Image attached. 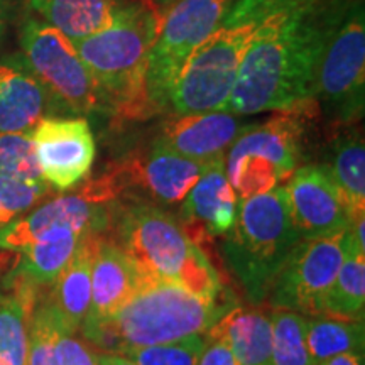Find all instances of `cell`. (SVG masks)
I'll return each instance as SVG.
<instances>
[{"mask_svg":"<svg viewBox=\"0 0 365 365\" xmlns=\"http://www.w3.org/2000/svg\"><path fill=\"white\" fill-rule=\"evenodd\" d=\"M63 331L66 328L51 301L36 304L27 331L26 365H59L58 340Z\"/></svg>","mask_w":365,"mask_h":365,"instance_id":"cell-29","label":"cell"},{"mask_svg":"<svg viewBox=\"0 0 365 365\" xmlns=\"http://www.w3.org/2000/svg\"><path fill=\"white\" fill-rule=\"evenodd\" d=\"M31 135L41 173L53 190L68 191L85 180L97 154L85 117H44Z\"/></svg>","mask_w":365,"mask_h":365,"instance_id":"cell-14","label":"cell"},{"mask_svg":"<svg viewBox=\"0 0 365 365\" xmlns=\"http://www.w3.org/2000/svg\"><path fill=\"white\" fill-rule=\"evenodd\" d=\"M252 124L235 113H175L159 129L154 143L200 164L223 161L228 149Z\"/></svg>","mask_w":365,"mask_h":365,"instance_id":"cell-16","label":"cell"},{"mask_svg":"<svg viewBox=\"0 0 365 365\" xmlns=\"http://www.w3.org/2000/svg\"><path fill=\"white\" fill-rule=\"evenodd\" d=\"M232 2H234V0H230V4H232Z\"/></svg>","mask_w":365,"mask_h":365,"instance_id":"cell-40","label":"cell"},{"mask_svg":"<svg viewBox=\"0 0 365 365\" xmlns=\"http://www.w3.org/2000/svg\"><path fill=\"white\" fill-rule=\"evenodd\" d=\"M103 235L91 232L81 239L73 257L51 284L49 301L66 331L76 333L83 325L91 301V267Z\"/></svg>","mask_w":365,"mask_h":365,"instance_id":"cell-20","label":"cell"},{"mask_svg":"<svg viewBox=\"0 0 365 365\" xmlns=\"http://www.w3.org/2000/svg\"><path fill=\"white\" fill-rule=\"evenodd\" d=\"M163 2H171V4H176L178 0H163Z\"/></svg>","mask_w":365,"mask_h":365,"instance_id":"cell-38","label":"cell"},{"mask_svg":"<svg viewBox=\"0 0 365 365\" xmlns=\"http://www.w3.org/2000/svg\"><path fill=\"white\" fill-rule=\"evenodd\" d=\"M327 166V164H325ZM350 220L365 215V148L362 137H346L336 144L331 166H327Z\"/></svg>","mask_w":365,"mask_h":365,"instance_id":"cell-25","label":"cell"},{"mask_svg":"<svg viewBox=\"0 0 365 365\" xmlns=\"http://www.w3.org/2000/svg\"><path fill=\"white\" fill-rule=\"evenodd\" d=\"M85 235L68 232V234L46 237L34 242L29 247L21 250V259L12 274L38 289L51 286L58 274L76 252Z\"/></svg>","mask_w":365,"mask_h":365,"instance_id":"cell-24","label":"cell"},{"mask_svg":"<svg viewBox=\"0 0 365 365\" xmlns=\"http://www.w3.org/2000/svg\"><path fill=\"white\" fill-rule=\"evenodd\" d=\"M53 193L46 181H24L0 175V232L41 205Z\"/></svg>","mask_w":365,"mask_h":365,"instance_id":"cell-30","label":"cell"},{"mask_svg":"<svg viewBox=\"0 0 365 365\" xmlns=\"http://www.w3.org/2000/svg\"><path fill=\"white\" fill-rule=\"evenodd\" d=\"M51 97L26 65L0 61V134H33Z\"/></svg>","mask_w":365,"mask_h":365,"instance_id":"cell-19","label":"cell"},{"mask_svg":"<svg viewBox=\"0 0 365 365\" xmlns=\"http://www.w3.org/2000/svg\"><path fill=\"white\" fill-rule=\"evenodd\" d=\"M205 345L207 340L203 335H193L170 344L127 349L118 355L132 360L135 365H198Z\"/></svg>","mask_w":365,"mask_h":365,"instance_id":"cell-31","label":"cell"},{"mask_svg":"<svg viewBox=\"0 0 365 365\" xmlns=\"http://www.w3.org/2000/svg\"><path fill=\"white\" fill-rule=\"evenodd\" d=\"M365 249L346 230V254L335 281L323 299L319 317H339L364 322Z\"/></svg>","mask_w":365,"mask_h":365,"instance_id":"cell-23","label":"cell"},{"mask_svg":"<svg viewBox=\"0 0 365 365\" xmlns=\"http://www.w3.org/2000/svg\"><path fill=\"white\" fill-rule=\"evenodd\" d=\"M29 296L9 289L0 293V362L26 365L27 331L36 308Z\"/></svg>","mask_w":365,"mask_h":365,"instance_id":"cell-27","label":"cell"},{"mask_svg":"<svg viewBox=\"0 0 365 365\" xmlns=\"http://www.w3.org/2000/svg\"><path fill=\"white\" fill-rule=\"evenodd\" d=\"M257 26V21L222 24L195 49L171 88L168 105L173 112H217L225 108Z\"/></svg>","mask_w":365,"mask_h":365,"instance_id":"cell-6","label":"cell"},{"mask_svg":"<svg viewBox=\"0 0 365 365\" xmlns=\"http://www.w3.org/2000/svg\"><path fill=\"white\" fill-rule=\"evenodd\" d=\"M230 0H178L149 51L148 97L154 113L168 107L171 88L193 51L222 26Z\"/></svg>","mask_w":365,"mask_h":365,"instance_id":"cell-9","label":"cell"},{"mask_svg":"<svg viewBox=\"0 0 365 365\" xmlns=\"http://www.w3.org/2000/svg\"><path fill=\"white\" fill-rule=\"evenodd\" d=\"M307 344L314 365L341 354L364 352V322L339 317H312L307 323Z\"/></svg>","mask_w":365,"mask_h":365,"instance_id":"cell-26","label":"cell"},{"mask_svg":"<svg viewBox=\"0 0 365 365\" xmlns=\"http://www.w3.org/2000/svg\"><path fill=\"white\" fill-rule=\"evenodd\" d=\"M0 365H6V364H2V362H0Z\"/></svg>","mask_w":365,"mask_h":365,"instance_id":"cell-39","label":"cell"},{"mask_svg":"<svg viewBox=\"0 0 365 365\" xmlns=\"http://www.w3.org/2000/svg\"><path fill=\"white\" fill-rule=\"evenodd\" d=\"M345 254L346 232L301 240L269 291L271 307L304 317H319L323 299L339 274Z\"/></svg>","mask_w":365,"mask_h":365,"instance_id":"cell-10","label":"cell"},{"mask_svg":"<svg viewBox=\"0 0 365 365\" xmlns=\"http://www.w3.org/2000/svg\"><path fill=\"white\" fill-rule=\"evenodd\" d=\"M207 166L153 143L145 153L134 154L118 163L98 181L112 202L129 186L140 190L154 202L171 207L185 202Z\"/></svg>","mask_w":365,"mask_h":365,"instance_id":"cell-12","label":"cell"},{"mask_svg":"<svg viewBox=\"0 0 365 365\" xmlns=\"http://www.w3.org/2000/svg\"><path fill=\"white\" fill-rule=\"evenodd\" d=\"M355 0H261L254 36L223 110L247 117L313 105L319 61Z\"/></svg>","mask_w":365,"mask_h":365,"instance_id":"cell-1","label":"cell"},{"mask_svg":"<svg viewBox=\"0 0 365 365\" xmlns=\"http://www.w3.org/2000/svg\"><path fill=\"white\" fill-rule=\"evenodd\" d=\"M6 29V0H0V36Z\"/></svg>","mask_w":365,"mask_h":365,"instance_id":"cell-37","label":"cell"},{"mask_svg":"<svg viewBox=\"0 0 365 365\" xmlns=\"http://www.w3.org/2000/svg\"><path fill=\"white\" fill-rule=\"evenodd\" d=\"M198 365H240L232 350L222 341H207Z\"/></svg>","mask_w":365,"mask_h":365,"instance_id":"cell-34","label":"cell"},{"mask_svg":"<svg viewBox=\"0 0 365 365\" xmlns=\"http://www.w3.org/2000/svg\"><path fill=\"white\" fill-rule=\"evenodd\" d=\"M230 308L218 299L200 298L171 281L148 277L122 308L98 322H85L81 335L97 352L122 354L205 335Z\"/></svg>","mask_w":365,"mask_h":365,"instance_id":"cell-2","label":"cell"},{"mask_svg":"<svg viewBox=\"0 0 365 365\" xmlns=\"http://www.w3.org/2000/svg\"><path fill=\"white\" fill-rule=\"evenodd\" d=\"M113 242L148 277L176 282L200 298L220 299V276L207 254L164 210L149 203L125 208Z\"/></svg>","mask_w":365,"mask_h":365,"instance_id":"cell-4","label":"cell"},{"mask_svg":"<svg viewBox=\"0 0 365 365\" xmlns=\"http://www.w3.org/2000/svg\"><path fill=\"white\" fill-rule=\"evenodd\" d=\"M301 240L284 186L239 200L235 225L225 235L223 252L250 303L261 304L267 298Z\"/></svg>","mask_w":365,"mask_h":365,"instance_id":"cell-5","label":"cell"},{"mask_svg":"<svg viewBox=\"0 0 365 365\" xmlns=\"http://www.w3.org/2000/svg\"><path fill=\"white\" fill-rule=\"evenodd\" d=\"M145 279L148 276L129 255L115 242L103 237L91 267V301L85 322H98L112 317Z\"/></svg>","mask_w":365,"mask_h":365,"instance_id":"cell-18","label":"cell"},{"mask_svg":"<svg viewBox=\"0 0 365 365\" xmlns=\"http://www.w3.org/2000/svg\"><path fill=\"white\" fill-rule=\"evenodd\" d=\"M159 26L161 22L143 7H118L110 26L73 41L108 112L118 118L154 115L148 97V63Z\"/></svg>","mask_w":365,"mask_h":365,"instance_id":"cell-3","label":"cell"},{"mask_svg":"<svg viewBox=\"0 0 365 365\" xmlns=\"http://www.w3.org/2000/svg\"><path fill=\"white\" fill-rule=\"evenodd\" d=\"M205 335L225 344L240 365H271V318L261 309L230 307Z\"/></svg>","mask_w":365,"mask_h":365,"instance_id":"cell-21","label":"cell"},{"mask_svg":"<svg viewBox=\"0 0 365 365\" xmlns=\"http://www.w3.org/2000/svg\"><path fill=\"white\" fill-rule=\"evenodd\" d=\"M38 19L71 41L86 38L112 24L115 0H26Z\"/></svg>","mask_w":365,"mask_h":365,"instance_id":"cell-22","label":"cell"},{"mask_svg":"<svg viewBox=\"0 0 365 365\" xmlns=\"http://www.w3.org/2000/svg\"><path fill=\"white\" fill-rule=\"evenodd\" d=\"M319 365H365L364 352H350V354L336 355V357L328 359Z\"/></svg>","mask_w":365,"mask_h":365,"instance_id":"cell-35","label":"cell"},{"mask_svg":"<svg viewBox=\"0 0 365 365\" xmlns=\"http://www.w3.org/2000/svg\"><path fill=\"white\" fill-rule=\"evenodd\" d=\"M107 205L100 203L81 188L76 193L59 195L38 205L24 217L0 232V249L21 252L31 244L59 234H102L108 227Z\"/></svg>","mask_w":365,"mask_h":365,"instance_id":"cell-13","label":"cell"},{"mask_svg":"<svg viewBox=\"0 0 365 365\" xmlns=\"http://www.w3.org/2000/svg\"><path fill=\"white\" fill-rule=\"evenodd\" d=\"M303 124L294 112H284L264 124H252L232 144L225 173L237 198L267 193L298 168Z\"/></svg>","mask_w":365,"mask_h":365,"instance_id":"cell-8","label":"cell"},{"mask_svg":"<svg viewBox=\"0 0 365 365\" xmlns=\"http://www.w3.org/2000/svg\"><path fill=\"white\" fill-rule=\"evenodd\" d=\"M21 48L26 68L54 102L78 117L108 112L102 91L70 38L38 17H29L21 29Z\"/></svg>","mask_w":365,"mask_h":365,"instance_id":"cell-7","label":"cell"},{"mask_svg":"<svg viewBox=\"0 0 365 365\" xmlns=\"http://www.w3.org/2000/svg\"><path fill=\"white\" fill-rule=\"evenodd\" d=\"M284 188L301 239L331 237L346 232L352 225L325 164L298 168Z\"/></svg>","mask_w":365,"mask_h":365,"instance_id":"cell-15","label":"cell"},{"mask_svg":"<svg viewBox=\"0 0 365 365\" xmlns=\"http://www.w3.org/2000/svg\"><path fill=\"white\" fill-rule=\"evenodd\" d=\"M272 330L271 365H314L307 344L308 317L289 309L269 314Z\"/></svg>","mask_w":365,"mask_h":365,"instance_id":"cell-28","label":"cell"},{"mask_svg":"<svg viewBox=\"0 0 365 365\" xmlns=\"http://www.w3.org/2000/svg\"><path fill=\"white\" fill-rule=\"evenodd\" d=\"M59 365H98L97 350L76 333L63 331L58 340Z\"/></svg>","mask_w":365,"mask_h":365,"instance_id":"cell-33","label":"cell"},{"mask_svg":"<svg viewBox=\"0 0 365 365\" xmlns=\"http://www.w3.org/2000/svg\"><path fill=\"white\" fill-rule=\"evenodd\" d=\"M0 175L44 181L31 134H0Z\"/></svg>","mask_w":365,"mask_h":365,"instance_id":"cell-32","label":"cell"},{"mask_svg":"<svg viewBox=\"0 0 365 365\" xmlns=\"http://www.w3.org/2000/svg\"><path fill=\"white\" fill-rule=\"evenodd\" d=\"M237 198L225 173V159L208 164L181 207V227L200 247L203 240L227 235L235 225Z\"/></svg>","mask_w":365,"mask_h":365,"instance_id":"cell-17","label":"cell"},{"mask_svg":"<svg viewBox=\"0 0 365 365\" xmlns=\"http://www.w3.org/2000/svg\"><path fill=\"white\" fill-rule=\"evenodd\" d=\"M365 98V11L355 0L319 61L314 100L341 118H360Z\"/></svg>","mask_w":365,"mask_h":365,"instance_id":"cell-11","label":"cell"},{"mask_svg":"<svg viewBox=\"0 0 365 365\" xmlns=\"http://www.w3.org/2000/svg\"><path fill=\"white\" fill-rule=\"evenodd\" d=\"M97 362L98 365H135L132 360L122 357V355L103 352H97Z\"/></svg>","mask_w":365,"mask_h":365,"instance_id":"cell-36","label":"cell"}]
</instances>
